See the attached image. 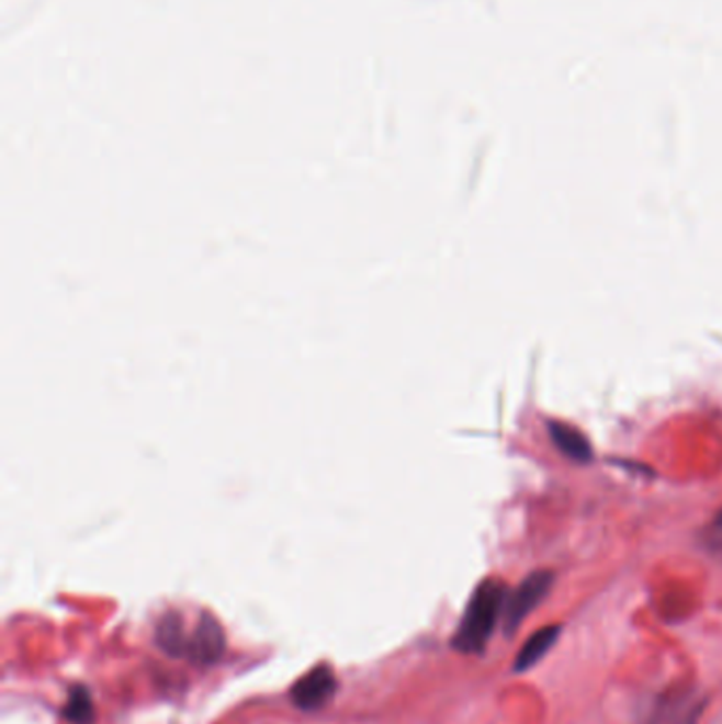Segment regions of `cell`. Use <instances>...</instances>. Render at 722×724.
<instances>
[{"instance_id":"cell-5","label":"cell","mask_w":722,"mask_h":724,"mask_svg":"<svg viewBox=\"0 0 722 724\" xmlns=\"http://www.w3.org/2000/svg\"><path fill=\"white\" fill-rule=\"evenodd\" d=\"M227 648V637L221 627V623L204 612L200 616V623L195 625L193 634L189 635L187 642V657L191 661L200 665H214L221 661V657L225 655Z\"/></svg>"},{"instance_id":"cell-7","label":"cell","mask_w":722,"mask_h":724,"mask_svg":"<svg viewBox=\"0 0 722 724\" xmlns=\"http://www.w3.org/2000/svg\"><path fill=\"white\" fill-rule=\"evenodd\" d=\"M549 437L553 439L555 448L574 462L583 464V462H589L594 455L589 439L571 423L549 422Z\"/></svg>"},{"instance_id":"cell-2","label":"cell","mask_w":722,"mask_h":724,"mask_svg":"<svg viewBox=\"0 0 722 724\" xmlns=\"http://www.w3.org/2000/svg\"><path fill=\"white\" fill-rule=\"evenodd\" d=\"M706 708V697L689 682L663 691L651 705L644 724H697Z\"/></svg>"},{"instance_id":"cell-3","label":"cell","mask_w":722,"mask_h":724,"mask_svg":"<svg viewBox=\"0 0 722 724\" xmlns=\"http://www.w3.org/2000/svg\"><path fill=\"white\" fill-rule=\"evenodd\" d=\"M551 585H553V573L539 570V573L526 576L519 582V587L507 596L505 614H503V625H505L507 634H515L519 630V625L530 616V612L541 606Z\"/></svg>"},{"instance_id":"cell-4","label":"cell","mask_w":722,"mask_h":724,"mask_svg":"<svg viewBox=\"0 0 722 724\" xmlns=\"http://www.w3.org/2000/svg\"><path fill=\"white\" fill-rule=\"evenodd\" d=\"M337 694V676L331 665L320 664L305 671L291 687V701L302 712L325 710Z\"/></svg>"},{"instance_id":"cell-6","label":"cell","mask_w":722,"mask_h":724,"mask_svg":"<svg viewBox=\"0 0 722 724\" xmlns=\"http://www.w3.org/2000/svg\"><path fill=\"white\" fill-rule=\"evenodd\" d=\"M560 634H562V627H557V625H546V627H541L539 632H534L523 642L521 651L517 653L512 669L523 674V671L532 669L534 665L541 664L542 657L555 646Z\"/></svg>"},{"instance_id":"cell-10","label":"cell","mask_w":722,"mask_h":724,"mask_svg":"<svg viewBox=\"0 0 722 724\" xmlns=\"http://www.w3.org/2000/svg\"><path fill=\"white\" fill-rule=\"evenodd\" d=\"M714 528H717V532H719V534H722V511L721 513L717 514V521H714Z\"/></svg>"},{"instance_id":"cell-8","label":"cell","mask_w":722,"mask_h":724,"mask_svg":"<svg viewBox=\"0 0 722 724\" xmlns=\"http://www.w3.org/2000/svg\"><path fill=\"white\" fill-rule=\"evenodd\" d=\"M155 640H157V646H159L166 655H170V657H187V642H189V635L184 634L181 614H177V612H168V614L157 623Z\"/></svg>"},{"instance_id":"cell-9","label":"cell","mask_w":722,"mask_h":724,"mask_svg":"<svg viewBox=\"0 0 722 724\" xmlns=\"http://www.w3.org/2000/svg\"><path fill=\"white\" fill-rule=\"evenodd\" d=\"M61 714L70 724H95V705L90 689L83 685L70 687Z\"/></svg>"},{"instance_id":"cell-1","label":"cell","mask_w":722,"mask_h":724,"mask_svg":"<svg viewBox=\"0 0 722 724\" xmlns=\"http://www.w3.org/2000/svg\"><path fill=\"white\" fill-rule=\"evenodd\" d=\"M507 587L503 580L487 578L473 591L466 610L458 623L452 637V646L462 655H482L489 637L496 632L505 614Z\"/></svg>"}]
</instances>
